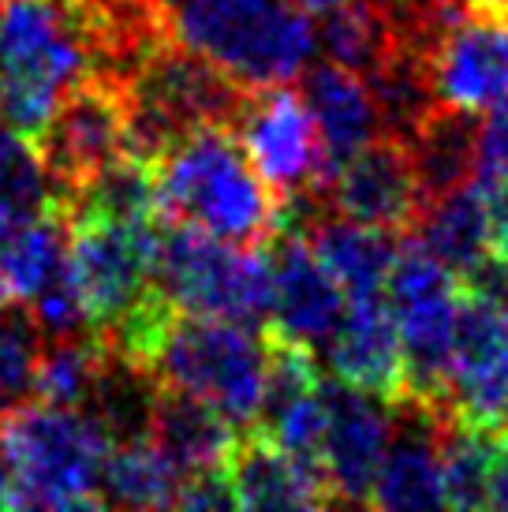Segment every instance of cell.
I'll use <instances>...</instances> for the list:
<instances>
[{"mask_svg":"<svg viewBox=\"0 0 508 512\" xmlns=\"http://www.w3.org/2000/svg\"><path fill=\"white\" fill-rule=\"evenodd\" d=\"M157 214L236 247H266L281 232V202L228 124H198L154 157Z\"/></svg>","mask_w":508,"mask_h":512,"instance_id":"6da1fadb","label":"cell"},{"mask_svg":"<svg viewBox=\"0 0 508 512\" xmlns=\"http://www.w3.org/2000/svg\"><path fill=\"white\" fill-rule=\"evenodd\" d=\"M161 8L172 42L247 90L299 79L318 49L311 12L292 0H161Z\"/></svg>","mask_w":508,"mask_h":512,"instance_id":"7a4b0ae2","label":"cell"},{"mask_svg":"<svg viewBox=\"0 0 508 512\" xmlns=\"http://www.w3.org/2000/svg\"><path fill=\"white\" fill-rule=\"evenodd\" d=\"M98 57L75 0L0 4V116L30 143Z\"/></svg>","mask_w":508,"mask_h":512,"instance_id":"3957f363","label":"cell"},{"mask_svg":"<svg viewBox=\"0 0 508 512\" xmlns=\"http://www.w3.org/2000/svg\"><path fill=\"white\" fill-rule=\"evenodd\" d=\"M266 329L176 311L161 329L142 374L210 404L236 430L258 427L266 393Z\"/></svg>","mask_w":508,"mask_h":512,"instance_id":"277c9868","label":"cell"},{"mask_svg":"<svg viewBox=\"0 0 508 512\" xmlns=\"http://www.w3.org/2000/svg\"><path fill=\"white\" fill-rule=\"evenodd\" d=\"M12 509H105L101 471L113 434L90 408L27 404L0 427Z\"/></svg>","mask_w":508,"mask_h":512,"instance_id":"5b68a950","label":"cell"},{"mask_svg":"<svg viewBox=\"0 0 508 512\" xmlns=\"http://www.w3.org/2000/svg\"><path fill=\"white\" fill-rule=\"evenodd\" d=\"M154 281L187 314L266 326L269 318V251L213 240L187 225L161 221Z\"/></svg>","mask_w":508,"mask_h":512,"instance_id":"8992f818","label":"cell"},{"mask_svg":"<svg viewBox=\"0 0 508 512\" xmlns=\"http://www.w3.org/2000/svg\"><path fill=\"white\" fill-rule=\"evenodd\" d=\"M460 277L438 262L419 240L396 247V262L385 281V303L393 311L404 370H408V400H423L430 408L449 412V374L460 322Z\"/></svg>","mask_w":508,"mask_h":512,"instance_id":"52a82bcc","label":"cell"},{"mask_svg":"<svg viewBox=\"0 0 508 512\" xmlns=\"http://www.w3.org/2000/svg\"><path fill=\"white\" fill-rule=\"evenodd\" d=\"M53 199L68 202L98 172L127 157V86L120 75L90 72L60 98L34 139Z\"/></svg>","mask_w":508,"mask_h":512,"instance_id":"ba28073f","label":"cell"},{"mask_svg":"<svg viewBox=\"0 0 508 512\" xmlns=\"http://www.w3.org/2000/svg\"><path fill=\"white\" fill-rule=\"evenodd\" d=\"M68 210V206H64ZM157 225H124L68 210V262L83 296L86 329L109 333L154 285Z\"/></svg>","mask_w":508,"mask_h":512,"instance_id":"9c48e42d","label":"cell"},{"mask_svg":"<svg viewBox=\"0 0 508 512\" xmlns=\"http://www.w3.org/2000/svg\"><path fill=\"white\" fill-rule=\"evenodd\" d=\"M228 128L236 131L247 161L281 206L318 195L329 176V154L303 94L284 83L254 86L243 94Z\"/></svg>","mask_w":508,"mask_h":512,"instance_id":"30bf717a","label":"cell"},{"mask_svg":"<svg viewBox=\"0 0 508 512\" xmlns=\"http://www.w3.org/2000/svg\"><path fill=\"white\" fill-rule=\"evenodd\" d=\"M314 199L337 217L393 232V236L415 228L426 206L408 146L393 135H378L337 161Z\"/></svg>","mask_w":508,"mask_h":512,"instance_id":"8fae6325","label":"cell"},{"mask_svg":"<svg viewBox=\"0 0 508 512\" xmlns=\"http://www.w3.org/2000/svg\"><path fill=\"white\" fill-rule=\"evenodd\" d=\"M396 404L355 385L325 382L322 471L333 505H370V486L393 441Z\"/></svg>","mask_w":508,"mask_h":512,"instance_id":"7c38bea8","label":"cell"},{"mask_svg":"<svg viewBox=\"0 0 508 512\" xmlns=\"http://www.w3.org/2000/svg\"><path fill=\"white\" fill-rule=\"evenodd\" d=\"M266 251L269 285H273L269 288L266 329L318 352L333 337L340 318H344L348 296L340 292L337 281L314 258L311 243L299 228H281L266 243Z\"/></svg>","mask_w":508,"mask_h":512,"instance_id":"4fadbf2b","label":"cell"},{"mask_svg":"<svg viewBox=\"0 0 508 512\" xmlns=\"http://www.w3.org/2000/svg\"><path fill=\"white\" fill-rule=\"evenodd\" d=\"M449 415L508 430V311L460 299L449 374Z\"/></svg>","mask_w":508,"mask_h":512,"instance_id":"5bb4252c","label":"cell"},{"mask_svg":"<svg viewBox=\"0 0 508 512\" xmlns=\"http://www.w3.org/2000/svg\"><path fill=\"white\" fill-rule=\"evenodd\" d=\"M430 83L445 109L486 113L508 90V19L460 15L430 49Z\"/></svg>","mask_w":508,"mask_h":512,"instance_id":"9a60e30c","label":"cell"},{"mask_svg":"<svg viewBox=\"0 0 508 512\" xmlns=\"http://www.w3.org/2000/svg\"><path fill=\"white\" fill-rule=\"evenodd\" d=\"M322 352L337 382L355 385V389L393 400V404L408 400L404 348H400V333H396L385 296L348 299L344 318L337 322Z\"/></svg>","mask_w":508,"mask_h":512,"instance_id":"2e32d148","label":"cell"},{"mask_svg":"<svg viewBox=\"0 0 508 512\" xmlns=\"http://www.w3.org/2000/svg\"><path fill=\"white\" fill-rule=\"evenodd\" d=\"M225 479L236 509H322L333 505L325 471L288 453L262 427L240 430L225 460Z\"/></svg>","mask_w":508,"mask_h":512,"instance_id":"e0dca14e","label":"cell"},{"mask_svg":"<svg viewBox=\"0 0 508 512\" xmlns=\"http://www.w3.org/2000/svg\"><path fill=\"white\" fill-rule=\"evenodd\" d=\"M441 408L396 400L393 441L370 486L374 509H445L441 486Z\"/></svg>","mask_w":508,"mask_h":512,"instance_id":"ac0fdd59","label":"cell"},{"mask_svg":"<svg viewBox=\"0 0 508 512\" xmlns=\"http://www.w3.org/2000/svg\"><path fill=\"white\" fill-rule=\"evenodd\" d=\"M146 434L154 445L169 456V464L180 471V479L202 475V471H225V460L240 430L228 423L210 404L176 393V389H154L150 415H146Z\"/></svg>","mask_w":508,"mask_h":512,"instance_id":"d6986e66","label":"cell"},{"mask_svg":"<svg viewBox=\"0 0 508 512\" xmlns=\"http://www.w3.org/2000/svg\"><path fill=\"white\" fill-rule=\"evenodd\" d=\"M303 236L311 243L314 258L325 266V273L340 285L348 299L363 296H385V281L396 262L393 232L359 225L348 217H318L314 214L303 228Z\"/></svg>","mask_w":508,"mask_h":512,"instance_id":"ffe728a7","label":"cell"},{"mask_svg":"<svg viewBox=\"0 0 508 512\" xmlns=\"http://www.w3.org/2000/svg\"><path fill=\"white\" fill-rule=\"evenodd\" d=\"M303 101L318 124V135H322L325 154H329V169L381 135L378 109H374L367 79L340 68V64L325 60V64L311 68L307 83H303Z\"/></svg>","mask_w":508,"mask_h":512,"instance_id":"44dd1931","label":"cell"},{"mask_svg":"<svg viewBox=\"0 0 508 512\" xmlns=\"http://www.w3.org/2000/svg\"><path fill=\"white\" fill-rule=\"evenodd\" d=\"M404 146H408L423 195L438 199L452 187L471 184L475 165H479V124L471 113L438 105L404 139Z\"/></svg>","mask_w":508,"mask_h":512,"instance_id":"7402d4cb","label":"cell"},{"mask_svg":"<svg viewBox=\"0 0 508 512\" xmlns=\"http://www.w3.org/2000/svg\"><path fill=\"white\" fill-rule=\"evenodd\" d=\"M180 486H184L180 471L172 468L169 456L157 449L146 430L116 438L109 456H105V471H101L105 509L109 505H120V509H176Z\"/></svg>","mask_w":508,"mask_h":512,"instance_id":"603a6c76","label":"cell"},{"mask_svg":"<svg viewBox=\"0 0 508 512\" xmlns=\"http://www.w3.org/2000/svg\"><path fill=\"white\" fill-rule=\"evenodd\" d=\"M415 232H419L415 240L438 262H445L456 277L490 251V221H486V206L475 184L452 187L438 199H426Z\"/></svg>","mask_w":508,"mask_h":512,"instance_id":"cb8c5ba5","label":"cell"},{"mask_svg":"<svg viewBox=\"0 0 508 512\" xmlns=\"http://www.w3.org/2000/svg\"><path fill=\"white\" fill-rule=\"evenodd\" d=\"M367 86L378 109L381 135H393L400 143L423 124L430 109H438L434 83H430V57L411 45L393 42V49L367 75Z\"/></svg>","mask_w":508,"mask_h":512,"instance_id":"d4e9b609","label":"cell"},{"mask_svg":"<svg viewBox=\"0 0 508 512\" xmlns=\"http://www.w3.org/2000/svg\"><path fill=\"white\" fill-rule=\"evenodd\" d=\"M105 363L109 348L90 329L71 337H49L34 370V400L57 408H86L94 400Z\"/></svg>","mask_w":508,"mask_h":512,"instance_id":"484cf974","label":"cell"},{"mask_svg":"<svg viewBox=\"0 0 508 512\" xmlns=\"http://www.w3.org/2000/svg\"><path fill=\"white\" fill-rule=\"evenodd\" d=\"M501 430L467 423L460 415L441 419V486L452 509H486V486L494 468V449Z\"/></svg>","mask_w":508,"mask_h":512,"instance_id":"4316f807","label":"cell"},{"mask_svg":"<svg viewBox=\"0 0 508 512\" xmlns=\"http://www.w3.org/2000/svg\"><path fill=\"white\" fill-rule=\"evenodd\" d=\"M314 34H318V49L329 64H340L363 79L393 49V27H389V15L378 0L340 4L333 12H325V23L314 27Z\"/></svg>","mask_w":508,"mask_h":512,"instance_id":"83f0119b","label":"cell"},{"mask_svg":"<svg viewBox=\"0 0 508 512\" xmlns=\"http://www.w3.org/2000/svg\"><path fill=\"white\" fill-rule=\"evenodd\" d=\"M42 329L27 307H0V427L34 400Z\"/></svg>","mask_w":508,"mask_h":512,"instance_id":"f1b7e54d","label":"cell"},{"mask_svg":"<svg viewBox=\"0 0 508 512\" xmlns=\"http://www.w3.org/2000/svg\"><path fill=\"white\" fill-rule=\"evenodd\" d=\"M49 199H53V187L34 143L0 116V217L27 221Z\"/></svg>","mask_w":508,"mask_h":512,"instance_id":"f546056e","label":"cell"},{"mask_svg":"<svg viewBox=\"0 0 508 512\" xmlns=\"http://www.w3.org/2000/svg\"><path fill=\"white\" fill-rule=\"evenodd\" d=\"M479 124V165L475 172H505L508 176V90L486 109Z\"/></svg>","mask_w":508,"mask_h":512,"instance_id":"4dcf8cb0","label":"cell"},{"mask_svg":"<svg viewBox=\"0 0 508 512\" xmlns=\"http://www.w3.org/2000/svg\"><path fill=\"white\" fill-rule=\"evenodd\" d=\"M486 509L508 512V430L497 434L494 468H490V486H486Z\"/></svg>","mask_w":508,"mask_h":512,"instance_id":"1f68e13d","label":"cell"},{"mask_svg":"<svg viewBox=\"0 0 508 512\" xmlns=\"http://www.w3.org/2000/svg\"><path fill=\"white\" fill-rule=\"evenodd\" d=\"M460 4H464V12L501 15V19H508V0H460Z\"/></svg>","mask_w":508,"mask_h":512,"instance_id":"d6a6232c","label":"cell"},{"mask_svg":"<svg viewBox=\"0 0 508 512\" xmlns=\"http://www.w3.org/2000/svg\"><path fill=\"white\" fill-rule=\"evenodd\" d=\"M0 509H12V468L4 460V449H0Z\"/></svg>","mask_w":508,"mask_h":512,"instance_id":"836d02e7","label":"cell"},{"mask_svg":"<svg viewBox=\"0 0 508 512\" xmlns=\"http://www.w3.org/2000/svg\"><path fill=\"white\" fill-rule=\"evenodd\" d=\"M292 4H299L303 12H311V15H325V12H333V8H340V4H352V0H292Z\"/></svg>","mask_w":508,"mask_h":512,"instance_id":"e575fe53","label":"cell"},{"mask_svg":"<svg viewBox=\"0 0 508 512\" xmlns=\"http://www.w3.org/2000/svg\"><path fill=\"white\" fill-rule=\"evenodd\" d=\"M0 4H4V0H0Z\"/></svg>","mask_w":508,"mask_h":512,"instance_id":"d590c367","label":"cell"}]
</instances>
